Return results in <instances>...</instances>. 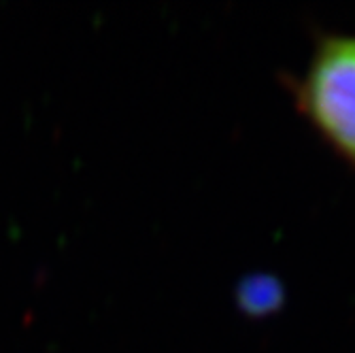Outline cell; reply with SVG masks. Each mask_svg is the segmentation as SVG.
I'll return each mask as SVG.
<instances>
[{
	"label": "cell",
	"mask_w": 355,
	"mask_h": 353,
	"mask_svg": "<svg viewBox=\"0 0 355 353\" xmlns=\"http://www.w3.org/2000/svg\"><path fill=\"white\" fill-rule=\"evenodd\" d=\"M294 96L313 130L355 171V35L321 37Z\"/></svg>",
	"instance_id": "cell-1"
}]
</instances>
